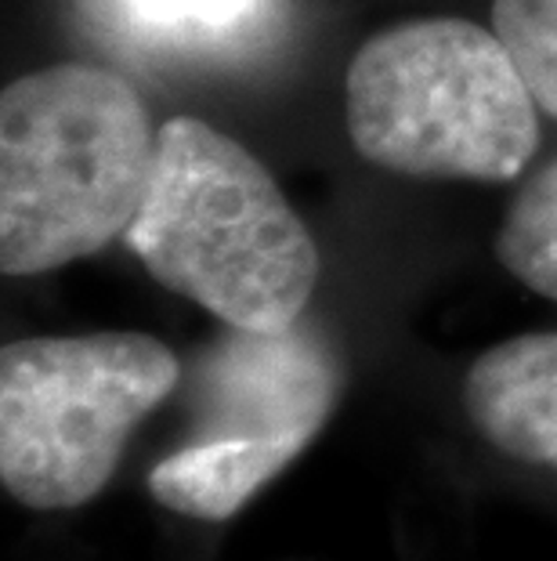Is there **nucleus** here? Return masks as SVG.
<instances>
[{
    "label": "nucleus",
    "instance_id": "6e6552de",
    "mask_svg": "<svg viewBox=\"0 0 557 561\" xmlns=\"http://www.w3.org/2000/svg\"><path fill=\"white\" fill-rule=\"evenodd\" d=\"M496 257L532 294L557 301V157L518 188L496 236Z\"/></svg>",
    "mask_w": 557,
    "mask_h": 561
},
{
    "label": "nucleus",
    "instance_id": "20e7f679",
    "mask_svg": "<svg viewBox=\"0 0 557 561\" xmlns=\"http://www.w3.org/2000/svg\"><path fill=\"white\" fill-rule=\"evenodd\" d=\"M182 380L135 330L26 337L0 352V485L30 511H73L109 485L130 432Z\"/></svg>",
    "mask_w": 557,
    "mask_h": 561
},
{
    "label": "nucleus",
    "instance_id": "423d86ee",
    "mask_svg": "<svg viewBox=\"0 0 557 561\" xmlns=\"http://www.w3.org/2000/svg\"><path fill=\"white\" fill-rule=\"evenodd\" d=\"M464 405L489 446L557 474V330L518 333L481 352L464 380Z\"/></svg>",
    "mask_w": 557,
    "mask_h": 561
},
{
    "label": "nucleus",
    "instance_id": "f257e3e1",
    "mask_svg": "<svg viewBox=\"0 0 557 561\" xmlns=\"http://www.w3.org/2000/svg\"><path fill=\"white\" fill-rule=\"evenodd\" d=\"M127 247L160 286L240 330L301 322L318 283L312 232L268 167L196 116L156 130L149 193Z\"/></svg>",
    "mask_w": 557,
    "mask_h": 561
},
{
    "label": "nucleus",
    "instance_id": "1a4fd4ad",
    "mask_svg": "<svg viewBox=\"0 0 557 561\" xmlns=\"http://www.w3.org/2000/svg\"><path fill=\"white\" fill-rule=\"evenodd\" d=\"M492 30L511 47L539 110L557 121V0H496Z\"/></svg>",
    "mask_w": 557,
    "mask_h": 561
},
{
    "label": "nucleus",
    "instance_id": "39448f33",
    "mask_svg": "<svg viewBox=\"0 0 557 561\" xmlns=\"http://www.w3.org/2000/svg\"><path fill=\"white\" fill-rule=\"evenodd\" d=\"M199 438H279L307 449L334 413L329 352L298 322L276 333L229 327L196 374Z\"/></svg>",
    "mask_w": 557,
    "mask_h": 561
},
{
    "label": "nucleus",
    "instance_id": "f03ea898",
    "mask_svg": "<svg viewBox=\"0 0 557 561\" xmlns=\"http://www.w3.org/2000/svg\"><path fill=\"white\" fill-rule=\"evenodd\" d=\"M156 130L113 69L55 62L0 94V268L44 276L127 236Z\"/></svg>",
    "mask_w": 557,
    "mask_h": 561
},
{
    "label": "nucleus",
    "instance_id": "0eeeda50",
    "mask_svg": "<svg viewBox=\"0 0 557 561\" xmlns=\"http://www.w3.org/2000/svg\"><path fill=\"white\" fill-rule=\"evenodd\" d=\"M279 438H196L149 471V493L174 515L224 522L301 457Z\"/></svg>",
    "mask_w": 557,
    "mask_h": 561
},
{
    "label": "nucleus",
    "instance_id": "7ed1b4c3",
    "mask_svg": "<svg viewBox=\"0 0 557 561\" xmlns=\"http://www.w3.org/2000/svg\"><path fill=\"white\" fill-rule=\"evenodd\" d=\"M362 160L431 182H514L539 149V102L511 47L467 19L381 30L344 80Z\"/></svg>",
    "mask_w": 557,
    "mask_h": 561
}]
</instances>
